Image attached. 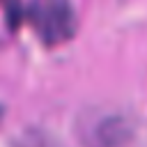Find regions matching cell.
Masks as SVG:
<instances>
[{
  "label": "cell",
  "mask_w": 147,
  "mask_h": 147,
  "mask_svg": "<svg viewBox=\"0 0 147 147\" xmlns=\"http://www.w3.org/2000/svg\"><path fill=\"white\" fill-rule=\"evenodd\" d=\"M25 16L46 46H57L76 32V14L69 0H32Z\"/></svg>",
  "instance_id": "1"
}]
</instances>
